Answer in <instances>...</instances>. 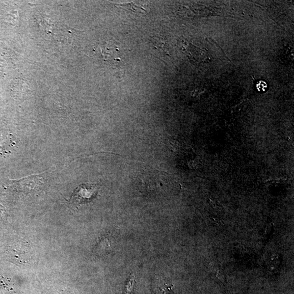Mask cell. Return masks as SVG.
<instances>
[{"instance_id":"obj_2","label":"cell","mask_w":294,"mask_h":294,"mask_svg":"<svg viewBox=\"0 0 294 294\" xmlns=\"http://www.w3.org/2000/svg\"><path fill=\"white\" fill-rule=\"evenodd\" d=\"M97 192V187L94 184H83L77 188L73 199L79 203H85L95 197Z\"/></svg>"},{"instance_id":"obj_5","label":"cell","mask_w":294,"mask_h":294,"mask_svg":"<svg viewBox=\"0 0 294 294\" xmlns=\"http://www.w3.org/2000/svg\"><path fill=\"white\" fill-rule=\"evenodd\" d=\"M13 252V256L19 263L23 262L25 264L30 260V248L27 243H20L16 246Z\"/></svg>"},{"instance_id":"obj_6","label":"cell","mask_w":294,"mask_h":294,"mask_svg":"<svg viewBox=\"0 0 294 294\" xmlns=\"http://www.w3.org/2000/svg\"><path fill=\"white\" fill-rule=\"evenodd\" d=\"M134 276L132 275L129 277L126 282L125 288H124V294H131L133 290L134 283Z\"/></svg>"},{"instance_id":"obj_1","label":"cell","mask_w":294,"mask_h":294,"mask_svg":"<svg viewBox=\"0 0 294 294\" xmlns=\"http://www.w3.org/2000/svg\"><path fill=\"white\" fill-rule=\"evenodd\" d=\"M181 51L191 61L196 63H205L210 60V56L206 49L198 47L185 39L179 42Z\"/></svg>"},{"instance_id":"obj_4","label":"cell","mask_w":294,"mask_h":294,"mask_svg":"<svg viewBox=\"0 0 294 294\" xmlns=\"http://www.w3.org/2000/svg\"><path fill=\"white\" fill-rule=\"evenodd\" d=\"M100 50L105 60L109 62H116L120 60L118 54L119 50L116 45L112 43H107L102 45Z\"/></svg>"},{"instance_id":"obj_3","label":"cell","mask_w":294,"mask_h":294,"mask_svg":"<svg viewBox=\"0 0 294 294\" xmlns=\"http://www.w3.org/2000/svg\"><path fill=\"white\" fill-rule=\"evenodd\" d=\"M45 173L32 174L15 181L24 191H30L42 186L44 183Z\"/></svg>"}]
</instances>
